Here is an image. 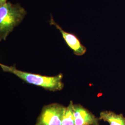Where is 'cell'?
<instances>
[{
    "label": "cell",
    "mask_w": 125,
    "mask_h": 125,
    "mask_svg": "<svg viewBox=\"0 0 125 125\" xmlns=\"http://www.w3.org/2000/svg\"><path fill=\"white\" fill-rule=\"evenodd\" d=\"M0 66L5 72L13 74L27 83L39 86L51 91L61 90L64 87L63 75L59 73L55 76H46L19 70L15 65L8 66L0 63Z\"/></svg>",
    "instance_id": "cell-1"
},
{
    "label": "cell",
    "mask_w": 125,
    "mask_h": 125,
    "mask_svg": "<svg viewBox=\"0 0 125 125\" xmlns=\"http://www.w3.org/2000/svg\"><path fill=\"white\" fill-rule=\"evenodd\" d=\"M19 3L7 2L0 6V41L6 40L14 28L22 21L27 14Z\"/></svg>",
    "instance_id": "cell-2"
},
{
    "label": "cell",
    "mask_w": 125,
    "mask_h": 125,
    "mask_svg": "<svg viewBox=\"0 0 125 125\" xmlns=\"http://www.w3.org/2000/svg\"><path fill=\"white\" fill-rule=\"evenodd\" d=\"M65 107L57 103L45 106L36 125H62Z\"/></svg>",
    "instance_id": "cell-3"
},
{
    "label": "cell",
    "mask_w": 125,
    "mask_h": 125,
    "mask_svg": "<svg viewBox=\"0 0 125 125\" xmlns=\"http://www.w3.org/2000/svg\"><path fill=\"white\" fill-rule=\"evenodd\" d=\"M49 22L51 26H55L57 29L60 31L66 44L72 50L75 55L81 56L83 55L86 52L87 48L81 44L80 40L77 36L73 33L63 30L62 28L55 21L52 14H51V19Z\"/></svg>",
    "instance_id": "cell-4"
},
{
    "label": "cell",
    "mask_w": 125,
    "mask_h": 125,
    "mask_svg": "<svg viewBox=\"0 0 125 125\" xmlns=\"http://www.w3.org/2000/svg\"><path fill=\"white\" fill-rule=\"evenodd\" d=\"M75 125H99V118H96L80 104L74 105Z\"/></svg>",
    "instance_id": "cell-5"
},
{
    "label": "cell",
    "mask_w": 125,
    "mask_h": 125,
    "mask_svg": "<svg viewBox=\"0 0 125 125\" xmlns=\"http://www.w3.org/2000/svg\"><path fill=\"white\" fill-rule=\"evenodd\" d=\"M100 120L107 122L110 125H125V117L110 111H104L100 114Z\"/></svg>",
    "instance_id": "cell-6"
},
{
    "label": "cell",
    "mask_w": 125,
    "mask_h": 125,
    "mask_svg": "<svg viewBox=\"0 0 125 125\" xmlns=\"http://www.w3.org/2000/svg\"><path fill=\"white\" fill-rule=\"evenodd\" d=\"M62 125H75L74 113V104L71 101L69 105L65 107L62 119Z\"/></svg>",
    "instance_id": "cell-7"
},
{
    "label": "cell",
    "mask_w": 125,
    "mask_h": 125,
    "mask_svg": "<svg viewBox=\"0 0 125 125\" xmlns=\"http://www.w3.org/2000/svg\"><path fill=\"white\" fill-rule=\"evenodd\" d=\"M8 0H0V6L4 4L7 2Z\"/></svg>",
    "instance_id": "cell-8"
}]
</instances>
